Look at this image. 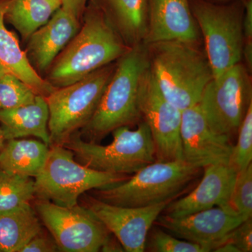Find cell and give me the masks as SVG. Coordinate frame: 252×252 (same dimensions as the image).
Segmentation results:
<instances>
[{
	"instance_id": "obj_35",
	"label": "cell",
	"mask_w": 252,
	"mask_h": 252,
	"mask_svg": "<svg viewBox=\"0 0 252 252\" xmlns=\"http://www.w3.org/2000/svg\"><path fill=\"white\" fill-rule=\"evenodd\" d=\"M7 72V71H6V69H5L0 64V78L3 77V76Z\"/></svg>"
},
{
	"instance_id": "obj_22",
	"label": "cell",
	"mask_w": 252,
	"mask_h": 252,
	"mask_svg": "<svg viewBox=\"0 0 252 252\" xmlns=\"http://www.w3.org/2000/svg\"><path fill=\"white\" fill-rule=\"evenodd\" d=\"M43 230L40 220L31 204L0 214V248L2 252H20Z\"/></svg>"
},
{
	"instance_id": "obj_24",
	"label": "cell",
	"mask_w": 252,
	"mask_h": 252,
	"mask_svg": "<svg viewBox=\"0 0 252 252\" xmlns=\"http://www.w3.org/2000/svg\"><path fill=\"white\" fill-rule=\"evenodd\" d=\"M35 197L34 180L0 170V214L31 204Z\"/></svg>"
},
{
	"instance_id": "obj_10",
	"label": "cell",
	"mask_w": 252,
	"mask_h": 252,
	"mask_svg": "<svg viewBox=\"0 0 252 252\" xmlns=\"http://www.w3.org/2000/svg\"><path fill=\"white\" fill-rule=\"evenodd\" d=\"M32 207L54 238L59 252H99L111 233L83 205L66 207L37 199Z\"/></svg>"
},
{
	"instance_id": "obj_27",
	"label": "cell",
	"mask_w": 252,
	"mask_h": 252,
	"mask_svg": "<svg viewBox=\"0 0 252 252\" xmlns=\"http://www.w3.org/2000/svg\"><path fill=\"white\" fill-rule=\"evenodd\" d=\"M230 205L244 220L252 219V164L237 174Z\"/></svg>"
},
{
	"instance_id": "obj_21",
	"label": "cell",
	"mask_w": 252,
	"mask_h": 252,
	"mask_svg": "<svg viewBox=\"0 0 252 252\" xmlns=\"http://www.w3.org/2000/svg\"><path fill=\"white\" fill-rule=\"evenodd\" d=\"M49 146L42 141L11 139L0 152V170L24 177H35L41 171Z\"/></svg>"
},
{
	"instance_id": "obj_36",
	"label": "cell",
	"mask_w": 252,
	"mask_h": 252,
	"mask_svg": "<svg viewBox=\"0 0 252 252\" xmlns=\"http://www.w3.org/2000/svg\"><path fill=\"white\" fill-rule=\"evenodd\" d=\"M209 1H214V2L225 3L229 1H235V0H209Z\"/></svg>"
},
{
	"instance_id": "obj_13",
	"label": "cell",
	"mask_w": 252,
	"mask_h": 252,
	"mask_svg": "<svg viewBox=\"0 0 252 252\" xmlns=\"http://www.w3.org/2000/svg\"><path fill=\"white\" fill-rule=\"evenodd\" d=\"M245 220L230 205L216 206L180 217L159 215L155 223L165 231L212 252L226 235Z\"/></svg>"
},
{
	"instance_id": "obj_11",
	"label": "cell",
	"mask_w": 252,
	"mask_h": 252,
	"mask_svg": "<svg viewBox=\"0 0 252 252\" xmlns=\"http://www.w3.org/2000/svg\"><path fill=\"white\" fill-rule=\"evenodd\" d=\"M139 104L153 138L157 160H183L180 135L182 112L164 97L150 67L141 81Z\"/></svg>"
},
{
	"instance_id": "obj_25",
	"label": "cell",
	"mask_w": 252,
	"mask_h": 252,
	"mask_svg": "<svg viewBox=\"0 0 252 252\" xmlns=\"http://www.w3.org/2000/svg\"><path fill=\"white\" fill-rule=\"evenodd\" d=\"M36 95L29 86L14 74L7 72L0 78V110L31 103Z\"/></svg>"
},
{
	"instance_id": "obj_30",
	"label": "cell",
	"mask_w": 252,
	"mask_h": 252,
	"mask_svg": "<svg viewBox=\"0 0 252 252\" xmlns=\"http://www.w3.org/2000/svg\"><path fill=\"white\" fill-rule=\"evenodd\" d=\"M244 4L243 59L249 71L252 69V0H242Z\"/></svg>"
},
{
	"instance_id": "obj_38",
	"label": "cell",
	"mask_w": 252,
	"mask_h": 252,
	"mask_svg": "<svg viewBox=\"0 0 252 252\" xmlns=\"http://www.w3.org/2000/svg\"><path fill=\"white\" fill-rule=\"evenodd\" d=\"M0 252H2V251H1V248H0Z\"/></svg>"
},
{
	"instance_id": "obj_37",
	"label": "cell",
	"mask_w": 252,
	"mask_h": 252,
	"mask_svg": "<svg viewBox=\"0 0 252 252\" xmlns=\"http://www.w3.org/2000/svg\"><path fill=\"white\" fill-rule=\"evenodd\" d=\"M53 1H56V2L59 3L61 4L62 3V0H53Z\"/></svg>"
},
{
	"instance_id": "obj_5",
	"label": "cell",
	"mask_w": 252,
	"mask_h": 252,
	"mask_svg": "<svg viewBox=\"0 0 252 252\" xmlns=\"http://www.w3.org/2000/svg\"><path fill=\"white\" fill-rule=\"evenodd\" d=\"M112 134V143L103 146L86 142L77 132L63 146L72 151L81 165L109 173L134 175L157 160L153 138L144 121L136 130L122 126Z\"/></svg>"
},
{
	"instance_id": "obj_28",
	"label": "cell",
	"mask_w": 252,
	"mask_h": 252,
	"mask_svg": "<svg viewBox=\"0 0 252 252\" xmlns=\"http://www.w3.org/2000/svg\"><path fill=\"white\" fill-rule=\"evenodd\" d=\"M146 249L153 252H205L200 245L177 238L160 228L152 230L148 235Z\"/></svg>"
},
{
	"instance_id": "obj_32",
	"label": "cell",
	"mask_w": 252,
	"mask_h": 252,
	"mask_svg": "<svg viewBox=\"0 0 252 252\" xmlns=\"http://www.w3.org/2000/svg\"><path fill=\"white\" fill-rule=\"evenodd\" d=\"M89 0H62L61 7L81 21Z\"/></svg>"
},
{
	"instance_id": "obj_31",
	"label": "cell",
	"mask_w": 252,
	"mask_h": 252,
	"mask_svg": "<svg viewBox=\"0 0 252 252\" xmlns=\"http://www.w3.org/2000/svg\"><path fill=\"white\" fill-rule=\"evenodd\" d=\"M59 252L53 237L44 230L38 233L21 249L20 252Z\"/></svg>"
},
{
	"instance_id": "obj_26",
	"label": "cell",
	"mask_w": 252,
	"mask_h": 252,
	"mask_svg": "<svg viewBox=\"0 0 252 252\" xmlns=\"http://www.w3.org/2000/svg\"><path fill=\"white\" fill-rule=\"evenodd\" d=\"M237 143L233 146L228 164L237 172L247 168L252 161V103L238 129Z\"/></svg>"
},
{
	"instance_id": "obj_17",
	"label": "cell",
	"mask_w": 252,
	"mask_h": 252,
	"mask_svg": "<svg viewBox=\"0 0 252 252\" xmlns=\"http://www.w3.org/2000/svg\"><path fill=\"white\" fill-rule=\"evenodd\" d=\"M79 23L61 6L45 25L30 36L27 56L36 72H45L51 67L79 32Z\"/></svg>"
},
{
	"instance_id": "obj_9",
	"label": "cell",
	"mask_w": 252,
	"mask_h": 252,
	"mask_svg": "<svg viewBox=\"0 0 252 252\" xmlns=\"http://www.w3.org/2000/svg\"><path fill=\"white\" fill-rule=\"evenodd\" d=\"M252 81L246 66L239 63L208 83L198 104L214 132L230 139L252 103Z\"/></svg>"
},
{
	"instance_id": "obj_4",
	"label": "cell",
	"mask_w": 252,
	"mask_h": 252,
	"mask_svg": "<svg viewBox=\"0 0 252 252\" xmlns=\"http://www.w3.org/2000/svg\"><path fill=\"white\" fill-rule=\"evenodd\" d=\"M201 170L185 160H156L124 182L94 189L93 196L112 205L130 207L173 201L185 192Z\"/></svg>"
},
{
	"instance_id": "obj_6",
	"label": "cell",
	"mask_w": 252,
	"mask_h": 252,
	"mask_svg": "<svg viewBox=\"0 0 252 252\" xmlns=\"http://www.w3.org/2000/svg\"><path fill=\"white\" fill-rule=\"evenodd\" d=\"M129 175L97 171L81 165L63 145L49 147L44 166L34 178L35 197L72 207L89 190L105 188L127 180Z\"/></svg>"
},
{
	"instance_id": "obj_18",
	"label": "cell",
	"mask_w": 252,
	"mask_h": 252,
	"mask_svg": "<svg viewBox=\"0 0 252 252\" xmlns=\"http://www.w3.org/2000/svg\"><path fill=\"white\" fill-rule=\"evenodd\" d=\"M11 0H0V64L23 81L37 95L48 97L58 88L43 79L32 65L27 54L11 32L5 27V14Z\"/></svg>"
},
{
	"instance_id": "obj_23",
	"label": "cell",
	"mask_w": 252,
	"mask_h": 252,
	"mask_svg": "<svg viewBox=\"0 0 252 252\" xmlns=\"http://www.w3.org/2000/svg\"><path fill=\"white\" fill-rule=\"evenodd\" d=\"M61 6L53 0H11L5 19L21 33L23 39H29Z\"/></svg>"
},
{
	"instance_id": "obj_16",
	"label": "cell",
	"mask_w": 252,
	"mask_h": 252,
	"mask_svg": "<svg viewBox=\"0 0 252 252\" xmlns=\"http://www.w3.org/2000/svg\"><path fill=\"white\" fill-rule=\"evenodd\" d=\"M204 175L193 191L175 200L162 213L169 217L187 216L216 206L229 205L237 172L228 163L204 167Z\"/></svg>"
},
{
	"instance_id": "obj_15",
	"label": "cell",
	"mask_w": 252,
	"mask_h": 252,
	"mask_svg": "<svg viewBox=\"0 0 252 252\" xmlns=\"http://www.w3.org/2000/svg\"><path fill=\"white\" fill-rule=\"evenodd\" d=\"M200 32L190 0H149L148 23L144 44L182 41L198 44Z\"/></svg>"
},
{
	"instance_id": "obj_7",
	"label": "cell",
	"mask_w": 252,
	"mask_h": 252,
	"mask_svg": "<svg viewBox=\"0 0 252 252\" xmlns=\"http://www.w3.org/2000/svg\"><path fill=\"white\" fill-rule=\"evenodd\" d=\"M190 4L203 36L205 54L213 77H219L243 59V1L190 0Z\"/></svg>"
},
{
	"instance_id": "obj_29",
	"label": "cell",
	"mask_w": 252,
	"mask_h": 252,
	"mask_svg": "<svg viewBox=\"0 0 252 252\" xmlns=\"http://www.w3.org/2000/svg\"><path fill=\"white\" fill-rule=\"evenodd\" d=\"M225 241L233 244L240 252H252V219L243 220L235 227L224 238Z\"/></svg>"
},
{
	"instance_id": "obj_1",
	"label": "cell",
	"mask_w": 252,
	"mask_h": 252,
	"mask_svg": "<svg viewBox=\"0 0 252 252\" xmlns=\"http://www.w3.org/2000/svg\"><path fill=\"white\" fill-rule=\"evenodd\" d=\"M82 21L80 31L49 68L46 80L58 89L112 64L130 48L102 8L92 0L86 5Z\"/></svg>"
},
{
	"instance_id": "obj_33",
	"label": "cell",
	"mask_w": 252,
	"mask_h": 252,
	"mask_svg": "<svg viewBox=\"0 0 252 252\" xmlns=\"http://www.w3.org/2000/svg\"><path fill=\"white\" fill-rule=\"evenodd\" d=\"M102 252H125L124 248H123L122 243L119 242L112 233L109 234L108 238L105 240L102 248L100 249Z\"/></svg>"
},
{
	"instance_id": "obj_8",
	"label": "cell",
	"mask_w": 252,
	"mask_h": 252,
	"mask_svg": "<svg viewBox=\"0 0 252 252\" xmlns=\"http://www.w3.org/2000/svg\"><path fill=\"white\" fill-rule=\"evenodd\" d=\"M116 65L91 73L81 80L59 88L46 97L49 109V130L52 145H64L94 115Z\"/></svg>"
},
{
	"instance_id": "obj_2",
	"label": "cell",
	"mask_w": 252,
	"mask_h": 252,
	"mask_svg": "<svg viewBox=\"0 0 252 252\" xmlns=\"http://www.w3.org/2000/svg\"><path fill=\"white\" fill-rule=\"evenodd\" d=\"M149 65L148 47L145 44L132 46L123 55L94 115L81 132L78 131L83 140L97 143L118 127L140 122L139 92Z\"/></svg>"
},
{
	"instance_id": "obj_19",
	"label": "cell",
	"mask_w": 252,
	"mask_h": 252,
	"mask_svg": "<svg viewBox=\"0 0 252 252\" xmlns=\"http://www.w3.org/2000/svg\"><path fill=\"white\" fill-rule=\"evenodd\" d=\"M49 120V106L41 95L31 103L0 110V127L6 140L36 137L50 147Z\"/></svg>"
},
{
	"instance_id": "obj_34",
	"label": "cell",
	"mask_w": 252,
	"mask_h": 252,
	"mask_svg": "<svg viewBox=\"0 0 252 252\" xmlns=\"http://www.w3.org/2000/svg\"><path fill=\"white\" fill-rule=\"evenodd\" d=\"M5 142H6V140H5L2 131H1V127H0V152H1L2 147H4Z\"/></svg>"
},
{
	"instance_id": "obj_20",
	"label": "cell",
	"mask_w": 252,
	"mask_h": 252,
	"mask_svg": "<svg viewBox=\"0 0 252 252\" xmlns=\"http://www.w3.org/2000/svg\"><path fill=\"white\" fill-rule=\"evenodd\" d=\"M112 21L128 47L143 44L147 31L149 0H92Z\"/></svg>"
},
{
	"instance_id": "obj_12",
	"label": "cell",
	"mask_w": 252,
	"mask_h": 252,
	"mask_svg": "<svg viewBox=\"0 0 252 252\" xmlns=\"http://www.w3.org/2000/svg\"><path fill=\"white\" fill-rule=\"evenodd\" d=\"M83 206L89 209L122 243L127 252L145 251L152 225L172 201L140 207L119 206L87 196Z\"/></svg>"
},
{
	"instance_id": "obj_14",
	"label": "cell",
	"mask_w": 252,
	"mask_h": 252,
	"mask_svg": "<svg viewBox=\"0 0 252 252\" xmlns=\"http://www.w3.org/2000/svg\"><path fill=\"white\" fill-rule=\"evenodd\" d=\"M180 135L183 160L190 165L203 169L229 162L231 139L210 128L198 104L182 111Z\"/></svg>"
},
{
	"instance_id": "obj_3",
	"label": "cell",
	"mask_w": 252,
	"mask_h": 252,
	"mask_svg": "<svg viewBox=\"0 0 252 252\" xmlns=\"http://www.w3.org/2000/svg\"><path fill=\"white\" fill-rule=\"evenodd\" d=\"M147 46L151 72L165 99L182 112L198 104L213 79L206 55L198 44L165 41Z\"/></svg>"
}]
</instances>
